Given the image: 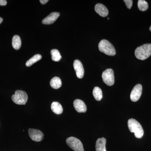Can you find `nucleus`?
<instances>
[{
	"instance_id": "16",
	"label": "nucleus",
	"mask_w": 151,
	"mask_h": 151,
	"mask_svg": "<svg viewBox=\"0 0 151 151\" xmlns=\"http://www.w3.org/2000/svg\"><path fill=\"white\" fill-rule=\"evenodd\" d=\"M12 45L13 47L15 50H19L21 46L22 42L19 36L17 35L14 36L12 38Z\"/></svg>"
},
{
	"instance_id": "26",
	"label": "nucleus",
	"mask_w": 151,
	"mask_h": 151,
	"mask_svg": "<svg viewBox=\"0 0 151 151\" xmlns=\"http://www.w3.org/2000/svg\"><path fill=\"white\" fill-rule=\"evenodd\" d=\"M108 20H109V18H108Z\"/></svg>"
},
{
	"instance_id": "20",
	"label": "nucleus",
	"mask_w": 151,
	"mask_h": 151,
	"mask_svg": "<svg viewBox=\"0 0 151 151\" xmlns=\"http://www.w3.org/2000/svg\"><path fill=\"white\" fill-rule=\"evenodd\" d=\"M138 7L141 11H145L148 9V4L144 0H139L138 2Z\"/></svg>"
},
{
	"instance_id": "13",
	"label": "nucleus",
	"mask_w": 151,
	"mask_h": 151,
	"mask_svg": "<svg viewBox=\"0 0 151 151\" xmlns=\"http://www.w3.org/2000/svg\"><path fill=\"white\" fill-rule=\"evenodd\" d=\"M106 140L105 138H99L96 142V151H107L106 150Z\"/></svg>"
},
{
	"instance_id": "8",
	"label": "nucleus",
	"mask_w": 151,
	"mask_h": 151,
	"mask_svg": "<svg viewBox=\"0 0 151 151\" xmlns=\"http://www.w3.org/2000/svg\"><path fill=\"white\" fill-rule=\"evenodd\" d=\"M28 133L30 137L33 141L40 142L43 139V133L40 130L29 129L28 130Z\"/></svg>"
},
{
	"instance_id": "10",
	"label": "nucleus",
	"mask_w": 151,
	"mask_h": 151,
	"mask_svg": "<svg viewBox=\"0 0 151 151\" xmlns=\"http://www.w3.org/2000/svg\"><path fill=\"white\" fill-rule=\"evenodd\" d=\"M73 106L75 110L78 113H85L87 110V108L85 103L82 100L76 99L73 102Z\"/></svg>"
},
{
	"instance_id": "4",
	"label": "nucleus",
	"mask_w": 151,
	"mask_h": 151,
	"mask_svg": "<svg viewBox=\"0 0 151 151\" xmlns=\"http://www.w3.org/2000/svg\"><path fill=\"white\" fill-rule=\"evenodd\" d=\"M12 100L17 105H25L27 102L28 96L26 92L22 90H17L12 97Z\"/></svg>"
},
{
	"instance_id": "5",
	"label": "nucleus",
	"mask_w": 151,
	"mask_h": 151,
	"mask_svg": "<svg viewBox=\"0 0 151 151\" xmlns=\"http://www.w3.org/2000/svg\"><path fill=\"white\" fill-rule=\"evenodd\" d=\"M66 144L75 151H84L83 145L80 140L74 137H70L66 140Z\"/></svg>"
},
{
	"instance_id": "18",
	"label": "nucleus",
	"mask_w": 151,
	"mask_h": 151,
	"mask_svg": "<svg viewBox=\"0 0 151 151\" xmlns=\"http://www.w3.org/2000/svg\"><path fill=\"white\" fill-rule=\"evenodd\" d=\"M42 58V55L40 54L35 55L34 56L29 60L26 63V65L27 67L31 66L34 63L37 62Z\"/></svg>"
},
{
	"instance_id": "21",
	"label": "nucleus",
	"mask_w": 151,
	"mask_h": 151,
	"mask_svg": "<svg viewBox=\"0 0 151 151\" xmlns=\"http://www.w3.org/2000/svg\"><path fill=\"white\" fill-rule=\"evenodd\" d=\"M124 2L128 9H131L133 4V1L132 0H124Z\"/></svg>"
},
{
	"instance_id": "2",
	"label": "nucleus",
	"mask_w": 151,
	"mask_h": 151,
	"mask_svg": "<svg viewBox=\"0 0 151 151\" xmlns=\"http://www.w3.org/2000/svg\"><path fill=\"white\" fill-rule=\"evenodd\" d=\"M128 125L130 132L134 133L136 137L139 139L142 137L144 130L141 124L137 120L133 119H129Z\"/></svg>"
},
{
	"instance_id": "12",
	"label": "nucleus",
	"mask_w": 151,
	"mask_h": 151,
	"mask_svg": "<svg viewBox=\"0 0 151 151\" xmlns=\"http://www.w3.org/2000/svg\"><path fill=\"white\" fill-rule=\"evenodd\" d=\"M95 11L101 17H106L108 14V9L102 4H97L95 6Z\"/></svg>"
},
{
	"instance_id": "6",
	"label": "nucleus",
	"mask_w": 151,
	"mask_h": 151,
	"mask_svg": "<svg viewBox=\"0 0 151 151\" xmlns=\"http://www.w3.org/2000/svg\"><path fill=\"white\" fill-rule=\"evenodd\" d=\"M102 78L105 84L108 86H112L115 82L114 71L111 68L106 69L102 74Z\"/></svg>"
},
{
	"instance_id": "19",
	"label": "nucleus",
	"mask_w": 151,
	"mask_h": 151,
	"mask_svg": "<svg viewBox=\"0 0 151 151\" xmlns=\"http://www.w3.org/2000/svg\"><path fill=\"white\" fill-rule=\"evenodd\" d=\"M52 59L55 62H58L60 61L61 58L59 51L57 49H53L51 50V52Z\"/></svg>"
},
{
	"instance_id": "22",
	"label": "nucleus",
	"mask_w": 151,
	"mask_h": 151,
	"mask_svg": "<svg viewBox=\"0 0 151 151\" xmlns=\"http://www.w3.org/2000/svg\"><path fill=\"white\" fill-rule=\"evenodd\" d=\"M7 4V1L5 0H0V6H5Z\"/></svg>"
},
{
	"instance_id": "23",
	"label": "nucleus",
	"mask_w": 151,
	"mask_h": 151,
	"mask_svg": "<svg viewBox=\"0 0 151 151\" xmlns=\"http://www.w3.org/2000/svg\"><path fill=\"white\" fill-rule=\"evenodd\" d=\"M48 1V0H40V1L41 4H45Z\"/></svg>"
},
{
	"instance_id": "14",
	"label": "nucleus",
	"mask_w": 151,
	"mask_h": 151,
	"mask_svg": "<svg viewBox=\"0 0 151 151\" xmlns=\"http://www.w3.org/2000/svg\"><path fill=\"white\" fill-rule=\"evenodd\" d=\"M51 108L52 112L56 114H60L63 113V109L62 105L58 102H54L52 103Z\"/></svg>"
},
{
	"instance_id": "15",
	"label": "nucleus",
	"mask_w": 151,
	"mask_h": 151,
	"mask_svg": "<svg viewBox=\"0 0 151 151\" xmlns=\"http://www.w3.org/2000/svg\"><path fill=\"white\" fill-rule=\"evenodd\" d=\"M50 85L53 89H58L61 87L62 82L59 77H55L50 81Z\"/></svg>"
},
{
	"instance_id": "11",
	"label": "nucleus",
	"mask_w": 151,
	"mask_h": 151,
	"mask_svg": "<svg viewBox=\"0 0 151 151\" xmlns=\"http://www.w3.org/2000/svg\"><path fill=\"white\" fill-rule=\"evenodd\" d=\"M60 15V14L58 12H52L51 14L44 19L42 21V24H50L53 23L57 19Z\"/></svg>"
},
{
	"instance_id": "25",
	"label": "nucleus",
	"mask_w": 151,
	"mask_h": 151,
	"mask_svg": "<svg viewBox=\"0 0 151 151\" xmlns=\"http://www.w3.org/2000/svg\"><path fill=\"white\" fill-rule=\"evenodd\" d=\"M150 31H151V26H150Z\"/></svg>"
},
{
	"instance_id": "7",
	"label": "nucleus",
	"mask_w": 151,
	"mask_h": 151,
	"mask_svg": "<svg viewBox=\"0 0 151 151\" xmlns=\"http://www.w3.org/2000/svg\"><path fill=\"white\" fill-rule=\"evenodd\" d=\"M142 87L140 84L136 85L132 89L131 94L130 98L133 102H137L140 98L142 94Z\"/></svg>"
},
{
	"instance_id": "9",
	"label": "nucleus",
	"mask_w": 151,
	"mask_h": 151,
	"mask_svg": "<svg viewBox=\"0 0 151 151\" xmlns=\"http://www.w3.org/2000/svg\"><path fill=\"white\" fill-rule=\"evenodd\" d=\"M73 65L77 77L79 78H83L84 70L83 65L81 61L78 60H76L73 62Z\"/></svg>"
},
{
	"instance_id": "1",
	"label": "nucleus",
	"mask_w": 151,
	"mask_h": 151,
	"mask_svg": "<svg viewBox=\"0 0 151 151\" xmlns=\"http://www.w3.org/2000/svg\"><path fill=\"white\" fill-rule=\"evenodd\" d=\"M136 58L141 60H145L151 55V44H146L139 47L135 51Z\"/></svg>"
},
{
	"instance_id": "24",
	"label": "nucleus",
	"mask_w": 151,
	"mask_h": 151,
	"mask_svg": "<svg viewBox=\"0 0 151 151\" xmlns=\"http://www.w3.org/2000/svg\"><path fill=\"white\" fill-rule=\"evenodd\" d=\"M3 19L1 17H0V24H1V23L2 22H3Z\"/></svg>"
},
{
	"instance_id": "3",
	"label": "nucleus",
	"mask_w": 151,
	"mask_h": 151,
	"mask_svg": "<svg viewBox=\"0 0 151 151\" xmlns=\"http://www.w3.org/2000/svg\"><path fill=\"white\" fill-rule=\"evenodd\" d=\"M98 47L100 51L107 55L114 56L116 54V50L113 45L106 40H101L99 44Z\"/></svg>"
},
{
	"instance_id": "17",
	"label": "nucleus",
	"mask_w": 151,
	"mask_h": 151,
	"mask_svg": "<svg viewBox=\"0 0 151 151\" xmlns=\"http://www.w3.org/2000/svg\"><path fill=\"white\" fill-rule=\"evenodd\" d=\"M93 95L95 100L97 101H100L103 97V93L100 87H94L93 90Z\"/></svg>"
}]
</instances>
